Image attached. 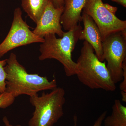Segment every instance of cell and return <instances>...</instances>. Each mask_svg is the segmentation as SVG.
<instances>
[{
	"instance_id": "obj_6",
	"label": "cell",
	"mask_w": 126,
	"mask_h": 126,
	"mask_svg": "<svg viewBox=\"0 0 126 126\" xmlns=\"http://www.w3.org/2000/svg\"><path fill=\"white\" fill-rule=\"evenodd\" d=\"M22 15L20 8L15 9L10 29L4 40L0 44V58L17 47L44 41V38L37 36L30 30V26L23 20Z\"/></svg>"
},
{
	"instance_id": "obj_11",
	"label": "cell",
	"mask_w": 126,
	"mask_h": 126,
	"mask_svg": "<svg viewBox=\"0 0 126 126\" xmlns=\"http://www.w3.org/2000/svg\"><path fill=\"white\" fill-rule=\"evenodd\" d=\"M49 0H21L24 11L35 23L40 19Z\"/></svg>"
},
{
	"instance_id": "obj_21",
	"label": "cell",
	"mask_w": 126,
	"mask_h": 126,
	"mask_svg": "<svg viewBox=\"0 0 126 126\" xmlns=\"http://www.w3.org/2000/svg\"><path fill=\"white\" fill-rule=\"evenodd\" d=\"M121 94L122 96V101L126 102V92L121 91Z\"/></svg>"
},
{
	"instance_id": "obj_16",
	"label": "cell",
	"mask_w": 126,
	"mask_h": 126,
	"mask_svg": "<svg viewBox=\"0 0 126 126\" xmlns=\"http://www.w3.org/2000/svg\"><path fill=\"white\" fill-rule=\"evenodd\" d=\"M123 70V76L122 82L119 85V88L121 91L126 92V59L123 61L122 64Z\"/></svg>"
},
{
	"instance_id": "obj_7",
	"label": "cell",
	"mask_w": 126,
	"mask_h": 126,
	"mask_svg": "<svg viewBox=\"0 0 126 126\" xmlns=\"http://www.w3.org/2000/svg\"><path fill=\"white\" fill-rule=\"evenodd\" d=\"M83 11L92 17L99 29L102 40L126 29V21L117 17L107 9L102 0H87Z\"/></svg>"
},
{
	"instance_id": "obj_14",
	"label": "cell",
	"mask_w": 126,
	"mask_h": 126,
	"mask_svg": "<svg viewBox=\"0 0 126 126\" xmlns=\"http://www.w3.org/2000/svg\"><path fill=\"white\" fill-rule=\"evenodd\" d=\"M15 98L11 94L6 92L0 94V108L5 109L11 106Z\"/></svg>"
},
{
	"instance_id": "obj_13",
	"label": "cell",
	"mask_w": 126,
	"mask_h": 126,
	"mask_svg": "<svg viewBox=\"0 0 126 126\" xmlns=\"http://www.w3.org/2000/svg\"><path fill=\"white\" fill-rule=\"evenodd\" d=\"M7 59L0 60V94L3 93L5 91L6 88V74L4 67L7 64Z\"/></svg>"
},
{
	"instance_id": "obj_2",
	"label": "cell",
	"mask_w": 126,
	"mask_h": 126,
	"mask_svg": "<svg viewBox=\"0 0 126 126\" xmlns=\"http://www.w3.org/2000/svg\"><path fill=\"white\" fill-rule=\"evenodd\" d=\"M83 28L80 23L68 31L64 32L62 38H57L55 34H49L44 37V41L40 46L39 60L54 59L61 63L65 75L70 77L78 72V64L72 59V53L79 40Z\"/></svg>"
},
{
	"instance_id": "obj_12",
	"label": "cell",
	"mask_w": 126,
	"mask_h": 126,
	"mask_svg": "<svg viewBox=\"0 0 126 126\" xmlns=\"http://www.w3.org/2000/svg\"><path fill=\"white\" fill-rule=\"evenodd\" d=\"M103 122L105 126H126V107L120 100H115L111 114L105 117Z\"/></svg>"
},
{
	"instance_id": "obj_1",
	"label": "cell",
	"mask_w": 126,
	"mask_h": 126,
	"mask_svg": "<svg viewBox=\"0 0 126 126\" xmlns=\"http://www.w3.org/2000/svg\"><path fill=\"white\" fill-rule=\"evenodd\" d=\"M6 62L4 67L7 74L5 92L15 98L22 94L30 97L35 96L39 92L52 90L58 87L55 78L49 81L47 77L37 74L28 73L25 68L19 63L14 53L11 54Z\"/></svg>"
},
{
	"instance_id": "obj_3",
	"label": "cell",
	"mask_w": 126,
	"mask_h": 126,
	"mask_svg": "<svg viewBox=\"0 0 126 126\" xmlns=\"http://www.w3.org/2000/svg\"><path fill=\"white\" fill-rule=\"evenodd\" d=\"M77 63L79 81L91 89H102L109 92L116 90V84L106 66V62L98 59L92 46L84 41Z\"/></svg>"
},
{
	"instance_id": "obj_19",
	"label": "cell",
	"mask_w": 126,
	"mask_h": 126,
	"mask_svg": "<svg viewBox=\"0 0 126 126\" xmlns=\"http://www.w3.org/2000/svg\"><path fill=\"white\" fill-rule=\"evenodd\" d=\"M2 121H3V122L4 123L5 125V126H21L20 125H17V126H15L11 125V124L10 123V122H9L8 118H7L6 116H4L3 118Z\"/></svg>"
},
{
	"instance_id": "obj_15",
	"label": "cell",
	"mask_w": 126,
	"mask_h": 126,
	"mask_svg": "<svg viewBox=\"0 0 126 126\" xmlns=\"http://www.w3.org/2000/svg\"><path fill=\"white\" fill-rule=\"evenodd\" d=\"M107 114V112L106 111L104 112L96 120L92 126H101L104 120L106 117ZM73 122L74 126H78V117L76 115H75L74 116Z\"/></svg>"
},
{
	"instance_id": "obj_17",
	"label": "cell",
	"mask_w": 126,
	"mask_h": 126,
	"mask_svg": "<svg viewBox=\"0 0 126 126\" xmlns=\"http://www.w3.org/2000/svg\"><path fill=\"white\" fill-rule=\"evenodd\" d=\"M54 7L56 8H60L63 7L64 3V0H51Z\"/></svg>"
},
{
	"instance_id": "obj_20",
	"label": "cell",
	"mask_w": 126,
	"mask_h": 126,
	"mask_svg": "<svg viewBox=\"0 0 126 126\" xmlns=\"http://www.w3.org/2000/svg\"><path fill=\"white\" fill-rule=\"evenodd\" d=\"M111 0L117 2L124 6V7H126V0Z\"/></svg>"
},
{
	"instance_id": "obj_8",
	"label": "cell",
	"mask_w": 126,
	"mask_h": 126,
	"mask_svg": "<svg viewBox=\"0 0 126 126\" xmlns=\"http://www.w3.org/2000/svg\"><path fill=\"white\" fill-rule=\"evenodd\" d=\"M63 10L64 6L56 8L52 0H49L40 19L36 24L33 33L43 38L49 34H56L62 38L64 32L62 30L60 19Z\"/></svg>"
},
{
	"instance_id": "obj_18",
	"label": "cell",
	"mask_w": 126,
	"mask_h": 126,
	"mask_svg": "<svg viewBox=\"0 0 126 126\" xmlns=\"http://www.w3.org/2000/svg\"><path fill=\"white\" fill-rule=\"evenodd\" d=\"M105 7L107 8L109 11L112 12L113 14H116V12L117 10V7L112 6L108 4H104Z\"/></svg>"
},
{
	"instance_id": "obj_4",
	"label": "cell",
	"mask_w": 126,
	"mask_h": 126,
	"mask_svg": "<svg viewBox=\"0 0 126 126\" xmlns=\"http://www.w3.org/2000/svg\"><path fill=\"white\" fill-rule=\"evenodd\" d=\"M65 92L57 87L49 93L43 92L30 97V102L35 109L28 126H53L63 116L65 102Z\"/></svg>"
},
{
	"instance_id": "obj_5",
	"label": "cell",
	"mask_w": 126,
	"mask_h": 126,
	"mask_svg": "<svg viewBox=\"0 0 126 126\" xmlns=\"http://www.w3.org/2000/svg\"><path fill=\"white\" fill-rule=\"evenodd\" d=\"M103 56L106 66L116 84L122 80V64L126 59V38L121 32L110 35L102 41Z\"/></svg>"
},
{
	"instance_id": "obj_10",
	"label": "cell",
	"mask_w": 126,
	"mask_h": 126,
	"mask_svg": "<svg viewBox=\"0 0 126 126\" xmlns=\"http://www.w3.org/2000/svg\"><path fill=\"white\" fill-rule=\"evenodd\" d=\"M87 0H64V10L60 19L62 27L66 32L82 21L81 13Z\"/></svg>"
},
{
	"instance_id": "obj_9",
	"label": "cell",
	"mask_w": 126,
	"mask_h": 126,
	"mask_svg": "<svg viewBox=\"0 0 126 126\" xmlns=\"http://www.w3.org/2000/svg\"><path fill=\"white\" fill-rule=\"evenodd\" d=\"M82 21L84 29L79 34V40H84L92 46L94 53L98 59L101 62L104 60L103 56L102 40L98 27L92 17L83 12Z\"/></svg>"
}]
</instances>
